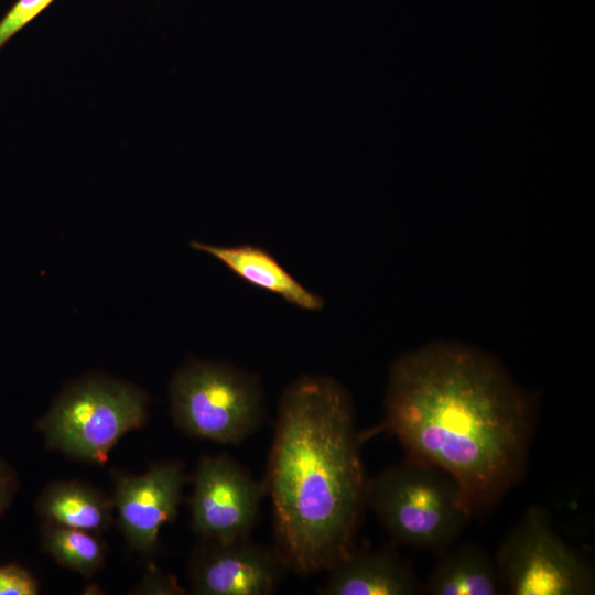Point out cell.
Segmentation results:
<instances>
[{
    "instance_id": "cell-5",
    "label": "cell",
    "mask_w": 595,
    "mask_h": 595,
    "mask_svg": "<svg viewBox=\"0 0 595 595\" xmlns=\"http://www.w3.org/2000/svg\"><path fill=\"white\" fill-rule=\"evenodd\" d=\"M171 415L185 434L219 444H238L263 422L258 381L232 366L192 360L170 383Z\"/></svg>"
},
{
    "instance_id": "cell-2",
    "label": "cell",
    "mask_w": 595,
    "mask_h": 595,
    "mask_svg": "<svg viewBox=\"0 0 595 595\" xmlns=\"http://www.w3.org/2000/svg\"><path fill=\"white\" fill-rule=\"evenodd\" d=\"M351 399L327 376H303L282 393L268 461L275 550L309 576L354 550L367 479Z\"/></svg>"
},
{
    "instance_id": "cell-12",
    "label": "cell",
    "mask_w": 595,
    "mask_h": 595,
    "mask_svg": "<svg viewBox=\"0 0 595 595\" xmlns=\"http://www.w3.org/2000/svg\"><path fill=\"white\" fill-rule=\"evenodd\" d=\"M35 509L43 521L97 534L110 528L115 513L111 496L76 479L46 485Z\"/></svg>"
},
{
    "instance_id": "cell-1",
    "label": "cell",
    "mask_w": 595,
    "mask_h": 595,
    "mask_svg": "<svg viewBox=\"0 0 595 595\" xmlns=\"http://www.w3.org/2000/svg\"><path fill=\"white\" fill-rule=\"evenodd\" d=\"M536 423L529 393L473 346L433 342L390 368L381 428L407 456L450 473L472 516L494 508L520 482Z\"/></svg>"
},
{
    "instance_id": "cell-6",
    "label": "cell",
    "mask_w": 595,
    "mask_h": 595,
    "mask_svg": "<svg viewBox=\"0 0 595 595\" xmlns=\"http://www.w3.org/2000/svg\"><path fill=\"white\" fill-rule=\"evenodd\" d=\"M511 595H592L593 566L554 531L549 512L530 507L494 558Z\"/></svg>"
},
{
    "instance_id": "cell-4",
    "label": "cell",
    "mask_w": 595,
    "mask_h": 595,
    "mask_svg": "<svg viewBox=\"0 0 595 595\" xmlns=\"http://www.w3.org/2000/svg\"><path fill=\"white\" fill-rule=\"evenodd\" d=\"M148 413L141 389L108 377H88L63 390L37 429L47 448L102 465L123 435L145 424Z\"/></svg>"
},
{
    "instance_id": "cell-9",
    "label": "cell",
    "mask_w": 595,
    "mask_h": 595,
    "mask_svg": "<svg viewBox=\"0 0 595 595\" xmlns=\"http://www.w3.org/2000/svg\"><path fill=\"white\" fill-rule=\"evenodd\" d=\"M285 565L277 552L248 538L220 542L199 539L188 562L196 595L272 594Z\"/></svg>"
},
{
    "instance_id": "cell-14",
    "label": "cell",
    "mask_w": 595,
    "mask_h": 595,
    "mask_svg": "<svg viewBox=\"0 0 595 595\" xmlns=\"http://www.w3.org/2000/svg\"><path fill=\"white\" fill-rule=\"evenodd\" d=\"M40 541L60 565L83 576H93L105 564L106 544L100 534L43 521Z\"/></svg>"
},
{
    "instance_id": "cell-18",
    "label": "cell",
    "mask_w": 595,
    "mask_h": 595,
    "mask_svg": "<svg viewBox=\"0 0 595 595\" xmlns=\"http://www.w3.org/2000/svg\"><path fill=\"white\" fill-rule=\"evenodd\" d=\"M19 489V476L14 468L0 457V518L12 505Z\"/></svg>"
},
{
    "instance_id": "cell-10",
    "label": "cell",
    "mask_w": 595,
    "mask_h": 595,
    "mask_svg": "<svg viewBox=\"0 0 595 595\" xmlns=\"http://www.w3.org/2000/svg\"><path fill=\"white\" fill-rule=\"evenodd\" d=\"M324 595H414L423 592L415 574L397 554L350 551L328 570Z\"/></svg>"
},
{
    "instance_id": "cell-17",
    "label": "cell",
    "mask_w": 595,
    "mask_h": 595,
    "mask_svg": "<svg viewBox=\"0 0 595 595\" xmlns=\"http://www.w3.org/2000/svg\"><path fill=\"white\" fill-rule=\"evenodd\" d=\"M138 593L166 595L185 594L174 576L162 573L155 569L147 574Z\"/></svg>"
},
{
    "instance_id": "cell-13",
    "label": "cell",
    "mask_w": 595,
    "mask_h": 595,
    "mask_svg": "<svg viewBox=\"0 0 595 595\" xmlns=\"http://www.w3.org/2000/svg\"><path fill=\"white\" fill-rule=\"evenodd\" d=\"M423 592L430 595L505 593L495 559L475 543L453 544L439 553Z\"/></svg>"
},
{
    "instance_id": "cell-8",
    "label": "cell",
    "mask_w": 595,
    "mask_h": 595,
    "mask_svg": "<svg viewBox=\"0 0 595 595\" xmlns=\"http://www.w3.org/2000/svg\"><path fill=\"white\" fill-rule=\"evenodd\" d=\"M186 480L177 461L156 463L142 474H112L117 522L133 550L143 555L156 550L161 529L177 515Z\"/></svg>"
},
{
    "instance_id": "cell-3",
    "label": "cell",
    "mask_w": 595,
    "mask_h": 595,
    "mask_svg": "<svg viewBox=\"0 0 595 595\" xmlns=\"http://www.w3.org/2000/svg\"><path fill=\"white\" fill-rule=\"evenodd\" d=\"M366 506L394 543L437 553L456 543L473 517L450 473L409 456L367 479Z\"/></svg>"
},
{
    "instance_id": "cell-11",
    "label": "cell",
    "mask_w": 595,
    "mask_h": 595,
    "mask_svg": "<svg viewBox=\"0 0 595 595\" xmlns=\"http://www.w3.org/2000/svg\"><path fill=\"white\" fill-rule=\"evenodd\" d=\"M191 247L213 256L246 282L280 295L298 307L323 309L322 298L302 285L263 248L251 245L224 247L199 241H192Z\"/></svg>"
},
{
    "instance_id": "cell-7",
    "label": "cell",
    "mask_w": 595,
    "mask_h": 595,
    "mask_svg": "<svg viewBox=\"0 0 595 595\" xmlns=\"http://www.w3.org/2000/svg\"><path fill=\"white\" fill-rule=\"evenodd\" d=\"M264 484L227 454L205 455L193 474L191 528L198 539L229 542L255 528Z\"/></svg>"
},
{
    "instance_id": "cell-16",
    "label": "cell",
    "mask_w": 595,
    "mask_h": 595,
    "mask_svg": "<svg viewBox=\"0 0 595 595\" xmlns=\"http://www.w3.org/2000/svg\"><path fill=\"white\" fill-rule=\"evenodd\" d=\"M40 586L26 569L18 564L0 565V595H36Z\"/></svg>"
},
{
    "instance_id": "cell-15",
    "label": "cell",
    "mask_w": 595,
    "mask_h": 595,
    "mask_svg": "<svg viewBox=\"0 0 595 595\" xmlns=\"http://www.w3.org/2000/svg\"><path fill=\"white\" fill-rule=\"evenodd\" d=\"M55 0H15L0 19V51Z\"/></svg>"
}]
</instances>
